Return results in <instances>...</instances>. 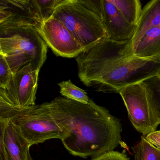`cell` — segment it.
I'll return each instance as SVG.
<instances>
[{"instance_id":"cell-15","label":"cell","mask_w":160,"mask_h":160,"mask_svg":"<svg viewBox=\"0 0 160 160\" xmlns=\"http://www.w3.org/2000/svg\"><path fill=\"white\" fill-rule=\"evenodd\" d=\"M118 8L126 21L137 26L142 9L139 0H110Z\"/></svg>"},{"instance_id":"cell-20","label":"cell","mask_w":160,"mask_h":160,"mask_svg":"<svg viewBox=\"0 0 160 160\" xmlns=\"http://www.w3.org/2000/svg\"><path fill=\"white\" fill-rule=\"evenodd\" d=\"M13 75L7 61L0 55V88L6 89Z\"/></svg>"},{"instance_id":"cell-12","label":"cell","mask_w":160,"mask_h":160,"mask_svg":"<svg viewBox=\"0 0 160 160\" xmlns=\"http://www.w3.org/2000/svg\"><path fill=\"white\" fill-rule=\"evenodd\" d=\"M102 18L107 38L117 42H124L133 37L137 26L128 23L110 0H101Z\"/></svg>"},{"instance_id":"cell-9","label":"cell","mask_w":160,"mask_h":160,"mask_svg":"<svg viewBox=\"0 0 160 160\" xmlns=\"http://www.w3.org/2000/svg\"><path fill=\"white\" fill-rule=\"evenodd\" d=\"M38 32L56 56L76 58L85 51L67 28L53 17L43 23Z\"/></svg>"},{"instance_id":"cell-7","label":"cell","mask_w":160,"mask_h":160,"mask_svg":"<svg viewBox=\"0 0 160 160\" xmlns=\"http://www.w3.org/2000/svg\"><path fill=\"white\" fill-rule=\"evenodd\" d=\"M132 125L143 136L156 131L160 120L142 83L123 88L119 92Z\"/></svg>"},{"instance_id":"cell-21","label":"cell","mask_w":160,"mask_h":160,"mask_svg":"<svg viewBox=\"0 0 160 160\" xmlns=\"http://www.w3.org/2000/svg\"><path fill=\"white\" fill-rule=\"evenodd\" d=\"M91 160H130V159L124 152H120L112 151L92 159Z\"/></svg>"},{"instance_id":"cell-14","label":"cell","mask_w":160,"mask_h":160,"mask_svg":"<svg viewBox=\"0 0 160 160\" xmlns=\"http://www.w3.org/2000/svg\"><path fill=\"white\" fill-rule=\"evenodd\" d=\"M160 26V0H152L142 9L136 30L132 38L133 46L149 28Z\"/></svg>"},{"instance_id":"cell-1","label":"cell","mask_w":160,"mask_h":160,"mask_svg":"<svg viewBox=\"0 0 160 160\" xmlns=\"http://www.w3.org/2000/svg\"><path fill=\"white\" fill-rule=\"evenodd\" d=\"M49 104L55 120L65 133L62 144L72 155L93 159L114 151L122 144L119 120L92 99L84 104L59 96Z\"/></svg>"},{"instance_id":"cell-19","label":"cell","mask_w":160,"mask_h":160,"mask_svg":"<svg viewBox=\"0 0 160 160\" xmlns=\"http://www.w3.org/2000/svg\"><path fill=\"white\" fill-rule=\"evenodd\" d=\"M44 22L52 17L60 0H36Z\"/></svg>"},{"instance_id":"cell-10","label":"cell","mask_w":160,"mask_h":160,"mask_svg":"<svg viewBox=\"0 0 160 160\" xmlns=\"http://www.w3.org/2000/svg\"><path fill=\"white\" fill-rule=\"evenodd\" d=\"M39 72L29 64L13 73L5 89L14 104L20 107L35 105Z\"/></svg>"},{"instance_id":"cell-22","label":"cell","mask_w":160,"mask_h":160,"mask_svg":"<svg viewBox=\"0 0 160 160\" xmlns=\"http://www.w3.org/2000/svg\"><path fill=\"white\" fill-rule=\"evenodd\" d=\"M145 138L151 144L160 150V131L152 132L145 136Z\"/></svg>"},{"instance_id":"cell-6","label":"cell","mask_w":160,"mask_h":160,"mask_svg":"<svg viewBox=\"0 0 160 160\" xmlns=\"http://www.w3.org/2000/svg\"><path fill=\"white\" fill-rule=\"evenodd\" d=\"M160 71V61L132 56L113 67L90 87L99 92L119 93L123 88L157 76Z\"/></svg>"},{"instance_id":"cell-5","label":"cell","mask_w":160,"mask_h":160,"mask_svg":"<svg viewBox=\"0 0 160 160\" xmlns=\"http://www.w3.org/2000/svg\"><path fill=\"white\" fill-rule=\"evenodd\" d=\"M132 56V39L117 42L105 38L75 58L78 77L90 87L113 67Z\"/></svg>"},{"instance_id":"cell-18","label":"cell","mask_w":160,"mask_h":160,"mask_svg":"<svg viewBox=\"0 0 160 160\" xmlns=\"http://www.w3.org/2000/svg\"><path fill=\"white\" fill-rule=\"evenodd\" d=\"M152 105L160 120V78L157 76L142 82Z\"/></svg>"},{"instance_id":"cell-11","label":"cell","mask_w":160,"mask_h":160,"mask_svg":"<svg viewBox=\"0 0 160 160\" xmlns=\"http://www.w3.org/2000/svg\"><path fill=\"white\" fill-rule=\"evenodd\" d=\"M30 148L11 122L0 120V160H29Z\"/></svg>"},{"instance_id":"cell-8","label":"cell","mask_w":160,"mask_h":160,"mask_svg":"<svg viewBox=\"0 0 160 160\" xmlns=\"http://www.w3.org/2000/svg\"><path fill=\"white\" fill-rule=\"evenodd\" d=\"M43 22L36 0H0V26L28 27L39 32Z\"/></svg>"},{"instance_id":"cell-17","label":"cell","mask_w":160,"mask_h":160,"mask_svg":"<svg viewBox=\"0 0 160 160\" xmlns=\"http://www.w3.org/2000/svg\"><path fill=\"white\" fill-rule=\"evenodd\" d=\"M58 85L61 94L65 98L84 104L88 103L90 100L87 92L73 84L71 80L62 81Z\"/></svg>"},{"instance_id":"cell-2","label":"cell","mask_w":160,"mask_h":160,"mask_svg":"<svg viewBox=\"0 0 160 160\" xmlns=\"http://www.w3.org/2000/svg\"><path fill=\"white\" fill-rule=\"evenodd\" d=\"M0 120L11 122L30 147L65 134L56 121L49 102L26 107L14 104L5 89L0 88Z\"/></svg>"},{"instance_id":"cell-23","label":"cell","mask_w":160,"mask_h":160,"mask_svg":"<svg viewBox=\"0 0 160 160\" xmlns=\"http://www.w3.org/2000/svg\"><path fill=\"white\" fill-rule=\"evenodd\" d=\"M157 76L159 78H160V71H159V73H158V74H157Z\"/></svg>"},{"instance_id":"cell-13","label":"cell","mask_w":160,"mask_h":160,"mask_svg":"<svg viewBox=\"0 0 160 160\" xmlns=\"http://www.w3.org/2000/svg\"><path fill=\"white\" fill-rule=\"evenodd\" d=\"M133 56L160 61V26L149 28L133 46Z\"/></svg>"},{"instance_id":"cell-4","label":"cell","mask_w":160,"mask_h":160,"mask_svg":"<svg viewBox=\"0 0 160 160\" xmlns=\"http://www.w3.org/2000/svg\"><path fill=\"white\" fill-rule=\"evenodd\" d=\"M48 46L36 30L0 26V55L13 73L30 64L40 71L47 59Z\"/></svg>"},{"instance_id":"cell-16","label":"cell","mask_w":160,"mask_h":160,"mask_svg":"<svg viewBox=\"0 0 160 160\" xmlns=\"http://www.w3.org/2000/svg\"><path fill=\"white\" fill-rule=\"evenodd\" d=\"M132 149L134 160H160V150L148 141L145 136Z\"/></svg>"},{"instance_id":"cell-3","label":"cell","mask_w":160,"mask_h":160,"mask_svg":"<svg viewBox=\"0 0 160 160\" xmlns=\"http://www.w3.org/2000/svg\"><path fill=\"white\" fill-rule=\"evenodd\" d=\"M102 15L101 0H60L52 17L62 23L85 51L107 38Z\"/></svg>"},{"instance_id":"cell-24","label":"cell","mask_w":160,"mask_h":160,"mask_svg":"<svg viewBox=\"0 0 160 160\" xmlns=\"http://www.w3.org/2000/svg\"><path fill=\"white\" fill-rule=\"evenodd\" d=\"M29 160H32V158H31V156L29 158Z\"/></svg>"}]
</instances>
